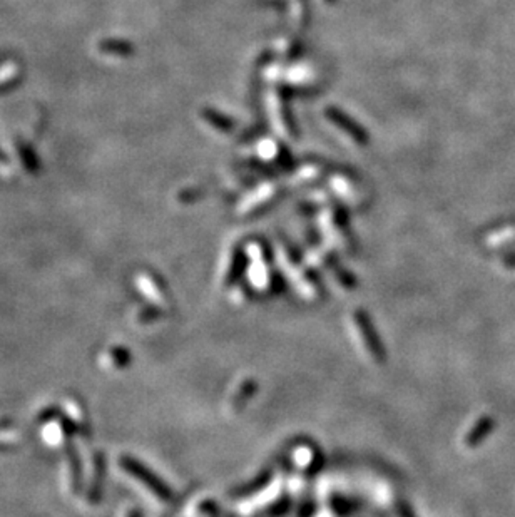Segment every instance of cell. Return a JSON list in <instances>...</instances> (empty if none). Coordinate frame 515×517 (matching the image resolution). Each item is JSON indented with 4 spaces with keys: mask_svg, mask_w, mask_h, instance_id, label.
I'll return each mask as SVG.
<instances>
[{
    "mask_svg": "<svg viewBox=\"0 0 515 517\" xmlns=\"http://www.w3.org/2000/svg\"><path fill=\"white\" fill-rule=\"evenodd\" d=\"M356 325H358L360 328L361 337H363L365 343H367L368 352L371 353V357H374L376 362L385 360V350H383V346H382V340H380L378 335H376L375 328L374 325H371L368 315L358 311V314H356Z\"/></svg>",
    "mask_w": 515,
    "mask_h": 517,
    "instance_id": "6da1fadb",
    "label": "cell"
},
{
    "mask_svg": "<svg viewBox=\"0 0 515 517\" xmlns=\"http://www.w3.org/2000/svg\"><path fill=\"white\" fill-rule=\"evenodd\" d=\"M492 427H494V422H492V419H489V417H485V419L479 420L474 429L468 432L467 441H465V442H467V446L468 447L479 446V443L483 441V437H485V435H489V432L492 430Z\"/></svg>",
    "mask_w": 515,
    "mask_h": 517,
    "instance_id": "7a4b0ae2",
    "label": "cell"
}]
</instances>
